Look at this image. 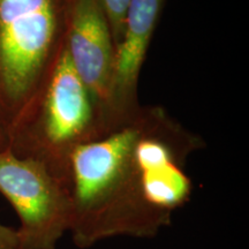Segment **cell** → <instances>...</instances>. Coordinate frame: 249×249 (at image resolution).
Wrapping results in <instances>:
<instances>
[{"label": "cell", "mask_w": 249, "mask_h": 249, "mask_svg": "<svg viewBox=\"0 0 249 249\" xmlns=\"http://www.w3.org/2000/svg\"><path fill=\"white\" fill-rule=\"evenodd\" d=\"M165 0H130L124 34L114 49L110 95L112 129L128 120L141 107L138 83L148 48L163 11Z\"/></svg>", "instance_id": "obj_6"}, {"label": "cell", "mask_w": 249, "mask_h": 249, "mask_svg": "<svg viewBox=\"0 0 249 249\" xmlns=\"http://www.w3.org/2000/svg\"><path fill=\"white\" fill-rule=\"evenodd\" d=\"M68 0H0V134L30 113L66 44Z\"/></svg>", "instance_id": "obj_2"}, {"label": "cell", "mask_w": 249, "mask_h": 249, "mask_svg": "<svg viewBox=\"0 0 249 249\" xmlns=\"http://www.w3.org/2000/svg\"><path fill=\"white\" fill-rule=\"evenodd\" d=\"M111 29L114 48L119 44L124 34V21L130 0H99Z\"/></svg>", "instance_id": "obj_7"}, {"label": "cell", "mask_w": 249, "mask_h": 249, "mask_svg": "<svg viewBox=\"0 0 249 249\" xmlns=\"http://www.w3.org/2000/svg\"><path fill=\"white\" fill-rule=\"evenodd\" d=\"M6 148V142H5V139L2 138V135L0 134V150H2V149Z\"/></svg>", "instance_id": "obj_9"}, {"label": "cell", "mask_w": 249, "mask_h": 249, "mask_svg": "<svg viewBox=\"0 0 249 249\" xmlns=\"http://www.w3.org/2000/svg\"><path fill=\"white\" fill-rule=\"evenodd\" d=\"M66 49L77 75L112 130L110 95L114 44L99 0H68Z\"/></svg>", "instance_id": "obj_5"}, {"label": "cell", "mask_w": 249, "mask_h": 249, "mask_svg": "<svg viewBox=\"0 0 249 249\" xmlns=\"http://www.w3.org/2000/svg\"><path fill=\"white\" fill-rule=\"evenodd\" d=\"M108 132L107 121L77 75L65 44L35 105L8 139L6 148L18 157L45 165L67 185L71 151Z\"/></svg>", "instance_id": "obj_3"}, {"label": "cell", "mask_w": 249, "mask_h": 249, "mask_svg": "<svg viewBox=\"0 0 249 249\" xmlns=\"http://www.w3.org/2000/svg\"><path fill=\"white\" fill-rule=\"evenodd\" d=\"M0 249H18L17 229L0 222Z\"/></svg>", "instance_id": "obj_8"}, {"label": "cell", "mask_w": 249, "mask_h": 249, "mask_svg": "<svg viewBox=\"0 0 249 249\" xmlns=\"http://www.w3.org/2000/svg\"><path fill=\"white\" fill-rule=\"evenodd\" d=\"M0 194L20 220L18 249H55L70 230L67 185L39 161L0 150Z\"/></svg>", "instance_id": "obj_4"}, {"label": "cell", "mask_w": 249, "mask_h": 249, "mask_svg": "<svg viewBox=\"0 0 249 249\" xmlns=\"http://www.w3.org/2000/svg\"><path fill=\"white\" fill-rule=\"evenodd\" d=\"M161 107H140L104 136L71 151L67 187L74 244L88 249L114 236L154 238L191 200L186 164L204 148Z\"/></svg>", "instance_id": "obj_1"}]
</instances>
